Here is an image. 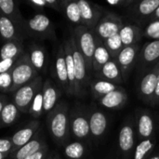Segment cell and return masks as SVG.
Returning a JSON list of instances; mask_svg holds the SVG:
<instances>
[{
    "mask_svg": "<svg viewBox=\"0 0 159 159\" xmlns=\"http://www.w3.org/2000/svg\"><path fill=\"white\" fill-rule=\"evenodd\" d=\"M47 125L50 135L58 144H63L69 134V110L64 102H59L47 115Z\"/></svg>",
    "mask_w": 159,
    "mask_h": 159,
    "instance_id": "obj_1",
    "label": "cell"
},
{
    "mask_svg": "<svg viewBox=\"0 0 159 159\" xmlns=\"http://www.w3.org/2000/svg\"><path fill=\"white\" fill-rule=\"evenodd\" d=\"M11 76L13 81V87L11 92H15L19 88L32 82L38 76V72L34 68L31 63L29 55L24 52L15 62L11 69Z\"/></svg>",
    "mask_w": 159,
    "mask_h": 159,
    "instance_id": "obj_2",
    "label": "cell"
},
{
    "mask_svg": "<svg viewBox=\"0 0 159 159\" xmlns=\"http://www.w3.org/2000/svg\"><path fill=\"white\" fill-rule=\"evenodd\" d=\"M43 78L38 75L32 82L19 88L15 92H13L12 102L17 106L19 111L23 114H29L32 102L37 92L43 88Z\"/></svg>",
    "mask_w": 159,
    "mask_h": 159,
    "instance_id": "obj_3",
    "label": "cell"
},
{
    "mask_svg": "<svg viewBox=\"0 0 159 159\" xmlns=\"http://www.w3.org/2000/svg\"><path fill=\"white\" fill-rule=\"evenodd\" d=\"M24 29L27 36H32L39 40L55 38L52 21L42 12L36 13L31 19L26 20Z\"/></svg>",
    "mask_w": 159,
    "mask_h": 159,
    "instance_id": "obj_4",
    "label": "cell"
},
{
    "mask_svg": "<svg viewBox=\"0 0 159 159\" xmlns=\"http://www.w3.org/2000/svg\"><path fill=\"white\" fill-rule=\"evenodd\" d=\"M69 40L71 44L74 63H75V81H76L75 96H80L84 93V90L88 86V79H89L88 66L84 56L82 55L81 51L79 50L76 45L74 35L71 36Z\"/></svg>",
    "mask_w": 159,
    "mask_h": 159,
    "instance_id": "obj_5",
    "label": "cell"
},
{
    "mask_svg": "<svg viewBox=\"0 0 159 159\" xmlns=\"http://www.w3.org/2000/svg\"><path fill=\"white\" fill-rule=\"evenodd\" d=\"M74 37L79 50L86 60L88 69H90L92 66L93 56L96 49L94 35L87 27L81 25L75 28Z\"/></svg>",
    "mask_w": 159,
    "mask_h": 159,
    "instance_id": "obj_6",
    "label": "cell"
},
{
    "mask_svg": "<svg viewBox=\"0 0 159 159\" xmlns=\"http://www.w3.org/2000/svg\"><path fill=\"white\" fill-rule=\"evenodd\" d=\"M41 129L40 122L36 119H34L27 123L23 128L16 131L11 137L10 141L12 143V152L20 148L27 143H29Z\"/></svg>",
    "mask_w": 159,
    "mask_h": 159,
    "instance_id": "obj_7",
    "label": "cell"
},
{
    "mask_svg": "<svg viewBox=\"0 0 159 159\" xmlns=\"http://www.w3.org/2000/svg\"><path fill=\"white\" fill-rule=\"evenodd\" d=\"M27 37L24 29L13 22L11 20L0 15V38L6 42L20 41L22 42Z\"/></svg>",
    "mask_w": 159,
    "mask_h": 159,
    "instance_id": "obj_8",
    "label": "cell"
},
{
    "mask_svg": "<svg viewBox=\"0 0 159 159\" xmlns=\"http://www.w3.org/2000/svg\"><path fill=\"white\" fill-rule=\"evenodd\" d=\"M47 144L45 137L42 133V129H40L37 134L26 144H24L23 146H21L20 148L11 152L8 156L7 159H24L34 154H35L36 152H38L39 150H41L42 148H44Z\"/></svg>",
    "mask_w": 159,
    "mask_h": 159,
    "instance_id": "obj_9",
    "label": "cell"
},
{
    "mask_svg": "<svg viewBox=\"0 0 159 159\" xmlns=\"http://www.w3.org/2000/svg\"><path fill=\"white\" fill-rule=\"evenodd\" d=\"M54 70H55V76L57 78L58 83L60 84L63 91L69 95V81H68V75H67L66 61L64 56V49L62 45L59 47L56 52Z\"/></svg>",
    "mask_w": 159,
    "mask_h": 159,
    "instance_id": "obj_10",
    "label": "cell"
},
{
    "mask_svg": "<svg viewBox=\"0 0 159 159\" xmlns=\"http://www.w3.org/2000/svg\"><path fill=\"white\" fill-rule=\"evenodd\" d=\"M122 21L115 16H106L97 25V34L103 39H108L118 34L122 28Z\"/></svg>",
    "mask_w": 159,
    "mask_h": 159,
    "instance_id": "obj_11",
    "label": "cell"
},
{
    "mask_svg": "<svg viewBox=\"0 0 159 159\" xmlns=\"http://www.w3.org/2000/svg\"><path fill=\"white\" fill-rule=\"evenodd\" d=\"M69 122L71 131L75 138L84 139L89 136L90 132L89 121L86 116H84L80 113L73 111L71 115L69 113Z\"/></svg>",
    "mask_w": 159,
    "mask_h": 159,
    "instance_id": "obj_12",
    "label": "cell"
},
{
    "mask_svg": "<svg viewBox=\"0 0 159 159\" xmlns=\"http://www.w3.org/2000/svg\"><path fill=\"white\" fill-rule=\"evenodd\" d=\"M42 92H43V112L44 114L48 115L58 104L60 91L50 79H47L43 84Z\"/></svg>",
    "mask_w": 159,
    "mask_h": 159,
    "instance_id": "obj_13",
    "label": "cell"
},
{
    "mask_svg": "<svg viewBox=\"0 0 159 159\" xmlns=\"http://www.w3.org/2000/svg\"><path fill=\"white\" fill-rule=\"evenodd\" d=\"M0 15L4 16L20 27L24 29L25 20L20 11L18 2L15 0H0ZM25 30V29H24Z\"/></svg>",
    "mask_w": 159,
    "mask_h": 159,
    "instance_id": "obj_14",
    "label": "cell"
},
{
    "mask_svg": "<svg viewBox=\"0 0 159 159\" xmlns=\"http://www.w3.org/2000/svg\"><path fill=\"white\" fill-rule=\"evenodd\" d=\"M27 53L31 63L38 73L46 70L48 63V53L43 46L37 44L36 42H32L29 46V50Z\"/></svg>",
    "mask_w": 159,
    "mask_h": 159,
    "instance_id": "obj_15",
    "label": "cell"
},
{
    "mask_svg": "<svg viewBox=\"0 0 159 159\" xmlns=\"http://www.w3.org/2000/svg\"><path fill=\"white\" fill-rule=\"evenodd\" d=\"M62 47L64 49V56H65L66 67H67V75H68V81H69V95L75 96L76 81H75V63H74L70 40L69 39L65 40L63 42Z\"/></svg>",
    "mask_w": 159,
    "mask_h": 159,
    "instance_id": "obj_16",
    "label": "cell"
},
{
    "mask_svg": "<svg viewBox=\"0 0 159 159\" xmlns=\"http://www.w3.org/2000/svg\"><path fill=\"white\" fill-rule=\"evenodd\" d=\"M23 43L20 41L6 42L0 49V60L17 61L24 53Z\"/></svg>",
    "mask_w": 159,
    "mask_h": 159,
    "instance_id": "obj_17",
    "label": "cell"
},
{
    "mask_svg": "<svg viewBox=\"0 0 159 159\" xmlns=\"http://www.w3.org/2000/svg\"><path fill=\"white\" fill-rule=\"evenodd\" d=\"M77 4L80 9L82 24H85V27L93 26L96 22L97 18L99 17L96 8L93 7L90 3L85 0H79L77 1Z\"/></svg>",
    "mask_w": 159,
    "mask_h": 159,
    "instance_id": "obj_18",
    "label": "cell"
},
{
    "mask_svg": "<svg viewBox=\"0 0 159 159\" xmlns=\"http://www.w3.org/2000/svg\"><path fill=\"white\" fill-rule=\"evenodd\" d=\"M20 112L12 102H7L0 114V128L8 127L14 124L20 117Z\"/></svg>",
    "mask_w": 159,
    "mask_h": 159,
    "instance_id": "obj_19",
    "label": "cell"
},
{
    "mask_svg": "<svg viewBox=\"0 0 159 159\" xmlns=\"http://www.w3.org/2000/svg\"><path fill=\"white\" fill-rule=\"evenodd\" d=\"M89 121L90 132L93 136L99 137L104 133L107 127V118L101 112L93 113L90 116Z\"/></svg>",
    "mask_w": 159,
    "mask_h": 159,
    "instance_id": "obj_20",
    "label": "cell"
},
{
    "mask_svg": "<svg viewBox=\"0 0 159 159\" xmlns=\"http://www.w3.org/2000/svg\"><path fill=\"white\" fill-rule=\"evenodd\" d=\"M118 143L121 151L125 153L131 151L134 144V131L130 125H126L120 129Z\"/></svg>",
    "mask_w": 159,
    "mask_h": 159,
    "instance_id": "obj_21",
    "label": "cell"
},
{
    "mask_svg": "<svg viewBox=\"0 0 159 159\" xmlns=\"http://www.w3.org/2000/svg\"><path fill=\"white\" fill-rule=\"evenodd\" d=\"M61 9H63L67 19L74 24H82L80 9L77 2L75 1H63L61 2Z\"/></svg>",
    "mask_w": 159,
    "mask_h": 159,
    "instance_id": "obj_22",
    "label": "cell"
},
{
    "mask_svg": "<svg viewBox=\"0 0 159 159\" xmlns=\"http://www.w3.org/2000/svg\"><path fill=\"white\" fill-rule=\"evenodd\" d=\"M125 101H126L125 92L123 90L116 89L103 96L101 100V102L104 107L112 109L122 105Z\"/></svg>",
    "mask_w": 159,
    "mask_h": 159,
    "instance_id": "obj_23",
    "label": "cell"
},
{
    "mask_svg": "<svg viewBox=\"0 0 159 159\" xmlns=\"http://www.w3.org/2000/svg\"><path fill=\"white\" fill-rule=\"evenodd\" d=\"M157 78H158V75L156 72L149 73L143 78L142 83H141V91L143 95L149 97L155 93L157 83Z\"/></svg>",
    "mask_w": 159,
    "mask_h": 159,
    "instance_id": "obj_24",
    "label": "cell"
},
{
    "mask_svg": "<svg viewBox=\"0 0 159 159\" xmlns=\"http://www.w3.org/2000/svg\"><path fill=\"white\" fill-rule=\"evenodd\" d=\"M110 61V53L105 47L96 46V49L93 56L92 65L95 70L102 69L104 64H106Z\"/></svg>",
    "mask_w": 159,
    "mask_h": 159,
    "instance_id": "obj_25",
    "label": "cell"
},
{
    "mask_svg": "<svg viewBox=\"0 0 159 159\" xmlns=\"http://www.w3.org/2000/svg\"><path fill=\"white\" fill-rule=\"evenodd\" d=\"M135 55H136V51L133 47L130 46L125 47L123 49H121V51L118 53L117 56V61L121 68L123 69L129 68L132 64L135 59Z\"/></svg>",
    "mask_w": 159,
    "mask_h": 159,
    "instance_id": "obj_26",
    "label": "cell"
},
{
    "mask_svg": "<svg viewBox=\"0 0 159 159\" xmlns=\"http://www.w3.org/2000/svg\"><path fill=\"white\" fill-rule=\"evenodd\" d=\"M139 133L143 138H148L152 135L154 130V122L153 118L147 114H143L141 116L139 119Z\"/></svg>",
    "mask_w": 159,
    "mask_h": 159,
    "instance_id": "obj_27",
    "label": "cell"
},
{
    "mask_svg": "<svg viewBox=\"0 0 159 159\" xmlns=\"http://www.w3.org/2000/svg\"><path fill=\"white\" fill-rule=\"evenodd\" d=\"M64 154L69 159H81L85 154V147L81 143L74 142L65 146Z\"/></svg>",
    "mask_w": 159,
    "mask_h": 159,
    "instance_id": "obj_28",
    "label": "cell"
},
{
    "mask_svg": "<svg viewBox=\"0 0 159 159\" xmlns=\"http://www.w3.org/2000/svg\"><path fill=\"white\" fill-rule=\"evenodd\" d=\"M102 72L103 74V76H105L109 80H115V81H120V72L117 64L113 61H109L106 64L103 65L102 68Z\"/></svg>",
    "mask_w": 159,
    "mask_h": 159,
    "instance_id": "obj_29",
    "label": "cell"
},
{
    "mask_svg": "<svg viewBox=\"0 0 159 159\" xmlns=\"http://www.w3.org/2000/svg\"><path fill=\"white\" fill-rule=\"evenodd\" d=\"M29 114L34 119L39 118L44 114V112H43V92H42V89L39 90L37 92V94L35 95V97L34 98L32 104H31Z\"/></svg>",
    "mask_w": 159,
    "mask_h": 159,
    "instance_id": "obj_30",
    "label": "cell"
},
{
    "mask_svg": "<svg viewBox=\"0 0 159 159\" xmlns=\"http://www.w3.org/2000/svg\"><path fill=\"white\" fill-rule=\"evenodd\" d=\"M159 58V40H154L146 45L143 49V59L152 62Z\"/></svg>",
    "mask_w": 159,
    "mask_h": 159,
    "instance_id": "obj_31",
    "label": "cell"
},
{
    "mask_svg": "<svg viewBox=\"0 0 159 159\" xmlns=\"http://www.w3.org/2000/svg\"><path fill=\"white\" fill-rule=\"evenodd\" d=\"M119 35L122 41V44L126 47H129L136 37V28L131 25L123 26L119 32Z\"/></svg>",
    "mask_w": 159,
    "mask_h": 159,
    "instance_id": "obj_32",
    "label": "cell"
},
{
    "mask_svg": "<svg viewBox=\"0 0 159 159\" xmlns=\"http://www.w3.org/2000/svg\"><path fill=\"white\" fill-rule=\"evenodd\" d=\"M92 89H93V91L95 93H97L98 95L105 96L108 93H110V92H112L114 90H116L117 87L115 84L111 83V82L103 81V80H99V81H96L93 84Z\"/></svg>",
    "mask_w": 159,
    "mask_h": 159,
    "instance_id": "obj_33",
    "label": "cell"
},
{
    "mask_svg": "<svg viewBox=\"0 0 159 159\" xmlns=\"http://www.w3.org/2000/svg\"><path fill=\"white\" fill-rule=\"evenodd\" d=\"M154 143L151 140L146 139L143 140L136 148L135 154H134V159H144L145 156L153 149Z\"/></svg>",
    "mask_w": 159,
    "mask_h": 159,
    "instance_id": "obj_34",
    "label": "cell"
},
{
    "mask_svg": "<svg viewBox=\"0 0 159 159\" xmlns=\"http://www.w3.org/2000/svg\"><path fill=\"white\" fill-rule=\"evenodd\" d=\"M105 45H106V48L109 52H111L113 55H116L117 52L121 51V48H122V41L120 38L119 34H116L108 39H106L105 41Z\"/></svg>",
    "mask_w": 159,
    "mask_h": 159,
    "instance_id": "obj_35",
    "label": "cell"
},
{
    "mask_svg": "<svg viewBox=\"0 0 159 159\" xmlns=\"http://www.w3.org/2000/svg\"><path fill=\"white\" fill-rule=\"evenodd\" d=\"M159 7V0H144L139 5V11L143 15H150L156 12Z\"/></svg>",
    "mask_w": 159,
    "mask_h": 159,
    "instance_id": "obj_36",
    "label": "cell"
},
{
    "mask_svg": "<svg viewBox=\"0 0 159 159\" xmlns=\"http://www.w3.org/2000/svg\"><path fill=\"white\" fill-rule=\"evenodd\" d=\"M13 87V81L11 76V70L0 75V91L11 92Z\"/></svg>",
    "mask_w": 159,
    "mask_h": 159,
    "instance_id": "obj_37",
    "label": "cell"
},
{
    "mask_svg": "<svg viewBox=\"0 0 159 159\" xmlns=\"http://www.w3.org/2000/svg\"><path fill=\"white\" fill-rule=\"evenodd\" d=\"M146 35L149 38L159 40V20H156L147 26Z\"/></svg>",
    "mask_w": 159,
    "mask_h": 159,
    "instance_id": "obj_38",
    "label": "cell"
},
{
    "mask_svg": "<svg viewBox=\"0 0 159 159\" xmlns=\"http://www.w3.org/2000/svg\"><path fill=\"white\" fill-rule=\"evenodd\" d=\"M12 143L10 138H2L0 139V153L9 155L12 152Z\"/></svg>",
    "mask_w": 159,
    "mask_h": 159,
    "instance_id": "obj_39",
    "label": "cell"
},
{
    "mask_svg": "<svg viewBox=\"0 0 159 159\" xmlns=\"http://www.w3.org/2000/svg\"><path fill=\"white\" fill-rule=\"evenodd\" d=\"M15 62L14 60H0V75L10 71Z\"/></svg>",
    "mask_w": 159,
    "mask_h": 159,
    "instance_id": "obj_40",
    "label": "cell"
},
{
    "mask_svg": "<svg viewBox=\"0 0 159 159\" xmlns=\"http://www.w3.org/2000/svg\"><path fill=\"white\" fill-rule=\"evenodd\" d=\"M26 3L37 11H43L44 8L47 7L46 0H28Z\"/></svg>",
    "mask_w": 159,
    "mask_h": 159,
    "instance_id": "obj_41",
    "label": "cell"
},
{
    "mask_svg": "<svg viewBox=\"0 0 159 159\" xmlns=\"http://www.w3.org/2000/svg\"><path fill=\"white\" fill-rule=\"evenodd\" d=\"M48 154H49L48 153V145H46L44 148H42L41 150H39L35 154H34V155H32V156L24 159H47Z\"/></svg>",
    "mask_w": 159,
    "mask_h": 159,
    "instance_id": "obj_42",
    "label": "cell"
},
{
    "mask_svg": "<svg viewBox=\"0 0 159 159\" xmlns=\"http://www.w3.org/2000/svg\"><path fill=\"white\" fill-rule=\"evenodd\" d=\"M46 3H47V7L53 8L57 11H61V2H59L57 0H46Z\"/></svg>",
    "mask_w": 159,
    "mask_h": 159,
    "instance_id": "obj_43",
    "label": "cell"
},
{
    "mask_svg": "<svg viewBox=\"0 0 159 159\" xmlns=\"http://www.w3.org/2000/svg\"><path fill=\"white\" fill-rule=\"evenodd\" d=\"M7 102V97H6L4 94L0 95V114H1V112H2V109H3L4 105H5Z\"/></svg>",
    "mask_w": 159,
    "mask_h": 159,
    "instance_id": "obj_44",
    "label": "cell"
},
{
    "mask_svg": "<svg viewBox=\"0 0 159 159\" xmlns=\"http://www.w3.org/2000/svg\"><path fill=\"white\" fill-rule=\"evenodd\" d=\"M106 2H107V4H109L111 6H117V5L124 3L123 1H120V0H107Z\"/></svg>",
    "mask_w": 159,
    "mask_h": 159,
    "instance_id": "obj_45",
    "label": "cell"
},
{
    "mask_svg": "<svg viewBox=\"0 0 159 159\" xmlns=\"http://www.w3.org/2000/svg\"><path fill=\"white\" fill-rule=\"evenodd\" d=\"M47 159H61L59 157V156L56 154V153H51V154H48Z\"/></svg>",
    "mask_w": 159,
    "mask_h": 159,
    "instance_id": "obj_46",
    "label": "cell"
},
{
    "mask_svg": "<svg viewBox=\"0 0 159 159\" xmlns=\"http://www.w3.org/2000/svg\"><path fill=\"white\" fill-rule=\"evenodd\" d=\"M155 95L157 98H159V75L158 78H157V88H156V90H155Z\"/></svg>",
    "mask_w": 159,
    "mask_h": 159,
    "instance_id": "obj_47",
    "label": "cell"
},
{
    "mask_svg": "<svg viewBox=\"0 0 159 159\" xmlns=\"http://www.w3.org/2000/svg\"><path fill=\"white\" fill-rule=\"evenodd\" d=\"M9 155H7V154H3V153H0V159H7Z\"/></svg>",
    "mask_w": 159,
    "mask_h": 159,
    "instance_id": "obj_48",
    "label": "cell"
},
{
    "mask_svg": "<svg viewBox=\"0 0 159 159\" xmlns=\"http://www.w3.org/2000/svg\"><path fill=\"white\" fill-rule=\"evenodd\" d=\"M155 16H156V18H159V7H157V9L156 10V15Z\"/></svg>",
    "mask_w": 159,
    "mask_h": 159,
    "instance_id": "obj_49",
    "label": "cell"
},
{
    "mask_svg": "<svg viewBox=\"0 0 159 159\" xmlns=\"http://www.w3.org/2000/svg\"><path fill=\"white\" fill-rule=\"evenodd\" d=\"M150 159H159V156H156V157H151Z\"/></svg>",
    "mask_w": 159,
    "mask_h": 159,
    "instance_id": "obj_50",
    "label": "cell"
}]
</instances>
